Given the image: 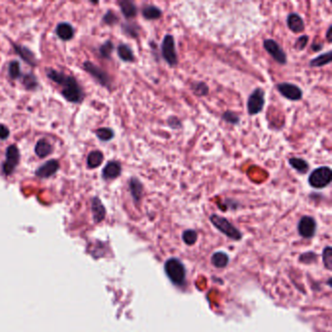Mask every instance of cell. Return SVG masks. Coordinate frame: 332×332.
I'll list each match as a JSON object with an SVG mask.
<instances>
[{
  "instance_id": "cell-1",
  "label": "cell",
  "mask_w": 332,
  "mask_h": 332,
  "mask_svg": "<svg viewBox=\"0 0 332 332\" xmlns=\"http://www.w3.org/2000/svg\"><path fill=\"white\" fill-rule=\"evenodd\" d=\"M46 74L52 81L63 87L62 95L67 101L74 104H79L82 102L84 93L73 76H69L52 69L47 70Z\"/></svg>"
},
{
  "instance_id": "cell-2",
  "label": "cell",
  "mask_w": 332,
  "mask_h": 332,
  "mask_svg": "<svg viewBox=\"0 0 332 332\" xmlns=\"http://www.w3.org/2000/svg\"><path fill=\"white\" fill-rule=\"evenodd\" d=\"M165 272L168 278L178 286H182L185 281V268L184 264L177 258H170L165 263Z\"/></svg>"
},
{
  "instance_id": "cell-3",
  "label": "cell",
  "mask_w": 332,
  "mask_h": 332,
  "mask_svg": "<svg viewBox=\"0 0 332 332\" xmlns=\"http://www.w3.org/2000/svg\"><path fill=\"white\" fill-rule=\"evenodd\" d=\"M332 171L330 167H320L315 169L309 176L308 183L315 189H323L331 184Z\"/></svg>"
},
{
  "instance_id": "cell-4",
  "label": "cell",
  "mask_w": 332,
  "mask_h": 332,
  "mask_svg": "<svg viewBox=\"0 0 332 332\" xmlns=\"http://www.w3.org/2000/svg\"><path fill=\"white\" fill-rule=\"evenodd\" d=\"M210 221L216 228H218L228 238L234 241H239L242 239L241 232L231 222L228 221L225 218H222L219 215H212L210 218Z\"/></svg>"
},
{
  "instance_id": "cell-5",
  "label": "cell",
  "mask_w": 332,
  "mask_h": 332,
  "mask_svg": "<svg viewBox=\"0 0 332 332\" xmlns=\"http://www.w3.org/2000/svg\"><path fill=\"white\" fill-rule=\"evenodd\" d=\"M162 57L170 67H176L179 63L178 54L176 51L175 38L171 35H167L164 37L161 44Z\"/></svg>"
},
{
  "instance_id": "cell-6",
  "label": "cell",
  "mask_w": 332,
  "mask_h": 332,
  "mask_svg": "<svg viewBox=\"0 0 332 332\" xmlns=\"http://www.w3.org/2000/svg\"><path fill=\"white\" fill-rule=\"evenodd\" d=\"M265 106V92L261 88H257L250 95L247 102V110L251 116L258 115L263 111Z\"/></svg>"
},
{
  "instance_id": "cell-7",
  "label": "cell",
  "mask_w": 332,
  "mask_h": 332,
  "mask_svg": "<svg viewBox=\"0 0 332 332\" xmlns=\"http://www.w3.org/2000/svg\"><path fill=\"white\" fill-rule=\"evenodd\" d=\"M265 51L274 59V61L280 65H286L288 63V57L282 47L273 39H265L263 42Z\"/></svg>"
},
{
  "instance_id": "cell-8",
  "label": "cell",
  "mask_w": 332,
  "mask_h": 332,
  "mask_svg": "<svg viewBox=\"0 0 332 332\" xmlns=\"http://www.w3.org/2000/svg\"><path fill=\"white\" fill-rule=\"evenodd\" d=\"M20 162V151L16 146L12 145L6 150V160L2 166V171L5 176H10L15 171Z\"/></svg>"
},
{
  "instance_id": "cell-9",
  "label": "cell",
  "mask_w": 332,
  "mask_h": 332,
  "mask_svg": "<svg viewBox=\"0 0 332 332\" xmlns=\"http://www.w3.org/2000/svg\"><path fill=\"white\" fill-rule=\"evenodd\" d=\"M277 90L280 92V94L284 98L292 102L300 101L303 98L302 90L295 84L287 83V82L280 83L277 85Z\"/></svg>"
},
{
  "instance_id": "cell-10",
  "label": "cell",
  "mask_w": 332,
  "mask_h": 332,
  "mask_svg": "<svg viewBox=\"0 0 332 332\" xmlns=\"http://www.w3.org/2000/svg\"><path fill=\"white\" fill-rule=\"evenodd\" d=\"M83 68L88 74H91L101 85H103L105 87H108V88L111 87V77L102 69L95 66L91 62H85L83 64Z\"/></svg>"
},
{
  "instance_id": "cell-11",
  "label": "cell",
  "mask_w": 332,
  "mask_h": 332,
  "mask_svg": "<svg viewBox=\"0 0 332 332\" xmlns=\"http://www.w3.org/2000/svg\"><path fill=\"white\" fill-rule=\"evenodd\" d=\"M298 232L304 238H312L316 233L317 223L312 217H303L298 222Z\"/></svg>"
},
{
  "instance_id": "cell-12",
  "label": "cell",
  "mask_w": 332,
  "mask_h": 332,
  "mask_svg": "<svg viewBox=\"0 0 332 332\" xmlns=\"http://www.w3.org/2000/svg\"><path fill=\"white\" fill-rule=\"evenodd\" d=\"M60 169V163L57 160H49L44 165L39 167L36 172V175L40 179H48L54 176Z\"/></svg>"
},
{
  "instance_id": "cell-13",
  "label": "cell",
  "mask_w": 332,
  "mask_h": 332,
  "mask_svg": "<svg viewBox=\"0 0 332 332\" xmlns=\"http://www.w3.org/2000/svg\"><path fill=\"white\" fill-rule=\"evenodd\" d=\"M122 173V166L117 161L109 162L103 170V178L105 180H115L120 177Z\"/></svg>"
},
{
  "instance_id": "cell-14",
  "label": "cell",
  "mask_w": 332,
  "mask_h": 332,
  "mask_svg": "<svg viewBox=\"0 0 332 332\" xmlns=\"http://www.w3.org/2000/svg\"><path fill=\"white\" fill-rule=\"evenodd\" d=\"M287 25L289 29L295 34H301L305 30V24L301 16L297 13H292L288 16Z\"/></svg>"
},
{
  "instance_id": "cell-15",
  "label": "cell",
  "mask_w": 332,
  "mask_h": 332,
  "mask_svg": "<svg viewBox=\"0 0 332 332\" xmlns=\"http://www.w3.org/2000/svg\"><path fill=\"white\" fill-rule=\"evenodd\" d=\"M129 188L131 195L136 203H140L144 196V184L137 178H132L129 182Z\"/></svg>"
},
{
  "instance_id": "cell-16",
  "label": "cell",
  "mask_w": 332,
  "mask_h": 332,
  "mask_svg": "<svg viewBox=\"0 0 332 332\" xmlns=\"http://www.w3.org/2000/svg\"><path fill=\"white\" fill-rule=\"evenodd\" d=\"M14 49L20 55V57L23 60H25L29 65H31L33 67L37 66V59H36L35 55L33 54V52L30 49H28L27 47L21 46L19 44H14Z\"/></svg>"
},
{
  "instance_id": "cell-17",
  "label": "cell",
  "mask_w": 332,
  "mask_h": 332,
  "mask_svg": "<svg viewBox=\"0 0 332 332\" xmlns=\"http://www.w3.org/2000/svg\"><path fill=\"white\" fill-rule=\"evenodd\" d=\"M119 6H120L122 14L124 15L126 19H133L138 14L137 6L132 1H128V0L120 1Z\"/></svg>"
},
{
  "instance_id": "cell-18",
  "label": "cell",
  "mask_w": 332,
  "mask_h": 332,
  "mask_svg": "<svg viewBox=\"0 0 332 332\" xmlns=\"http://www.w3.org/2000/svg\"><path fill=\"white\" fill-rule=\"evenodd\" d=\"M92 211L94 215V220L96 222L102 221L106 217V209L102 203V201L95 197L92 200Z\"/></svg>"
},
{
  "instance_id": "cell-19",
  "label": "cell",
  "mask_w": 332,
  "mask_h": 332,
  "mask_svg": "<svg viewBox=\"0 0 332 332\" xmlns=\"http://www.w3.org/2000/svg\"><path fill=\"white\" fill-rule=\"evenodd\" d=\"M56 33L58 37L64 41H69L73 39L74 36V30L72 25L69 23H61L58 25L56 29Z\"/></svg>"
},
{
  "instance_id": "cell-20",
  "label": "cell",
  "mask_w": 332,
  "mask_h": 332,
  "mask_svg": "<svg viewBox=\"0 0 332 332\" xmlns=\"http://www.w3.org/2000/svg\"><path fill=\"white\" fill-rule=\"evenodd\" d=\"M142 14L144 16V18L148 21H153V20H158L162 17V10L160 8H158L157 6L154 5H146L143 10H142Z\"/></svg>"
},
{
  "instance_id": "cell-21",
  "label": "cell",
  "mask_w": 332,
  "mask_h": 332,
  "mask_svg": "<svg viewBox=\"0 0 332 332\" xmlns=\"http://www.w3.org/2000/svg\"><path fill=\"white\" fill-rule=\"evenodd\" d=\"M289 163L291 165L292 168H294L296 170L299 174L305 175L308 173L310 166L308 164V162L302 158H298V157H293L289 160Z\"/></svg>"
},
{
  "instance_id": "cell-22",
  "label": "cell",
  "mask_w": 332,
  "mask_h": 332,
  "mask_svg": "<svg viewBox=\"0 0 332 332\" xmlns=\"http://www.w3.org/2000/svg\"><path fill=\"white\" fill-rule=\"evenodd\" d=\"M117 53L119 58L124 61V62H128V63H132L135 61V56H134V52L132 50V48L127 45V44H120L118 46L117 49Z\"/></svg>"
},
{
  "instance_id": "cell-23",
  "label": "cell",
  "mask_w": 332,
  "mask_h": 332,
  "mask_svg": "<svg viewBox=\"0 0 332 332\" xmlns=\"http://www.w3.org/2000/svg\"><path fill=\"white\" fill-rule=\"evenodd\" d=\"M103 161H104V154L99 150H95L88 155L87 165L90 169H95L100 167L103 164Z\"/></svg>"
},
{
  "instance_id": "cell-24",
  "label": "cell",
  "mask_w": 332,
  "mask_h": 332,
  "mask_svg": "<svg viewBox=\"0 0 332 332\" xmlns=\"http://www.w3.org/2000/svg\"><path fill=\"white\" fill-rule=\"evenodd\" d=\"M53 152V148L46 140H40L36 146V153L39 158H45Z\"/></svg>"
},
{
  "instance_id": "cell-25",
  "label": "cell",
  "mask_w": 332,
  "mask_h": 332,
  "mask_svg": "<svg viewBox=\"0 0 332 332\" xmlns=\"http://www.w3.org/2000/svg\"><path fill=\"white\" fill-rule=\"evenodd\" d=\"M332 52H328V53H325V54H322L320 55L319 57L313 59L311 62H310V67L311 68H322L324 66H327V65H330L332 63Z\"/></svg>"
},
{
  "instance_id": "cell-26",
  "label": "cell",
  "mask_w": 332,
  "mask_h": 332,
  "mask_svg": "<svg viewBox=\"0 0 332 332\" xmlns=\"http://www.w3.org/2000/svg\"><path fill=\"white\" fill-rule=\"evenodd\" d=\"M229 262V258L225 253L218 252L213 255L212 257V263L217 268H224L227 266Z\"/></svg>"
},
{
  "instance_id": "cell-27",
  "label": "cell",
  "mask_w": 332,
  "mask_h": 332,
  "mask_svg": "<svg viewBox=\"0 0 332 332\" xmlns=\"http://www.w3.org/2000/svg\"><path fill=\"white\" fill-rule=\"evenodd\" d=\"M191 90L193 91L194 95L198 96V97H205V96H208L209 94V87L206 83L204 82H196V83H193L191 85Z\"/></svg>"
},
{
  "instance_id": "cell-28",
  "label": "cell",
  "mask_w": 332,
  "mask_h": 332,
  "mask_svg": "<svg viewBox=\"0 0 332 332\" xmlns=\"http://www.w3.org/2000/svg\"><path fill=\"white\" fill-rule=\"evenodd\" d=\"M22 83L27 90H35L38 86L37 77L32 74H25L22 78Z\"/></svg>"
},
{
  "instance_id": "cell-29",
  "label": "cell",
  "mask_w": 332,
  "mask_h": 332,
  "mask_svg": "<svg viewBox=\"0 0 332 332\" xmlns=\"http://www.w3.org/2000/svg\"><path fill=\"white\" fill-rule=\"evenodd\" d=\"M123 32L124 34H126L129 37H133V38H137L140 35V28L139 26H137L135 23H127L124 24L122 26Z\"/></svg>"
},
{
  "instance_id": "cell-30",
  "label": "cell",
  "mask_w": 332,
  "mask_h": 332,
  "mask_svg": "<svg viewBox=\"0 0 332 332\" xmlns=\"http://www.w3.org/2000/svg\"><path fill=\"white\" fill-rule=\"evenodd\" d=\"M96 135L102 142H110L114 138V132L111 128H101L97 130Z\"/></svg>"
},
{
  "instance_id": "cell-31",
  "label": "cell",
  "mask_w": 332,
  "mask_h": 332,
  "mask_svg": "<svg viewBox=\"0 0 332 332\" xmlns=\"http://www.w3.org/2000/svg\"><path fill=\"white\" fill-rule=\"evenodd\" d=\"M198 239V235L197 232L192 230V229H188L183 233V240L186 245L188 246H192L197 242Z\"/></svg>"
},
{
  "instance_id": "cell-32",
  "label": "cell",
  "mask_w": 332,
  "mask_h": 332,
  "mask_svg": "<svg viewBox=\"0 0 332 332\" xmlns=\"http://www.w3.org/2000/svg\"><path fill=\"white\" fill-rule=\"evenodd\" d=\"M222 120L231 125H238L240 123V117L233 111H225L221 116Z\"/></svg>"
},
{
  "instance_id": "cell-33",
  "label": "cell",
  "mask_w": 332,
  "mask_h": 332,
  "mask_svg": "<svg viewBox=\"0 0 332 332\" xmlns=\"http://www.w3.org/2000/svg\"><path fill=\"white\" fill-rule=\"evenodd\" d=\"M9 75L12 79H18L21 77V67H20V64L19 62L17 61H12L9 65Z\"/></svg>"
},
{
  "instance_id": "cell-34",
  "label": "cell",
  "mask_w": 332,
  "mask_h": 332,
  "mask_svg": "<svg viewBox=\"0 0 332 332\" xmlns=\"http://www.w3.org/2000/svg\"><path fill=\"white\" fill-rule=\"evenodd\" d=\"M114 49V45L111 42V40H108L107 42H105L102 47L100 48V54L103 58L105 59H110L111 56V53L113 52Z\"/></svg>"
},
{
  "instance_id": "cell-35",
  "label": "cell",
  "mask_w": 332,
  "mask_h": 332,
  "mask_svg": "<svg viewBox=\"0 0 332 332\" xmlns=\"http://www.w3.org/2000/svg\"><path fill=\"white\" fill-rule=\"evenodd\" d=\"M324 264L328 270H332V251L331 247H327L323 253Z\"/></svg>"
},
{
  "instance_id": "cell-36",
  "label": "cell",
  "mask_w": 332,
  "mask_h": 332,
  "mask_svg": "<svg viewBox=\"0 0 332 332\" xmlns=\"http://www.w3.org/2000/svg\"><path fill=\"white\" fill-rule=\"evenodd\" d=\"M119 21V18L116 16V14L112 11H109L105 17H104V22L107 24V25H110V26H113L115 24H117Z\"/></svg>"
},
{
  "instance_id": "cell-37",
  "label": "cell",
  "mask_w": 332,
  "mask_h": 332,
  "mask_svg": "<svg viewBox=\"0 0 332 332\" xmlns=\"http://www.w3.org/2000/svg\"><path fill=\"white\" fill-rule=\"evenodd\" d=\"M168 125H169L170 128H172L174 130H179V129L183 128L182 121L178 117H176V116L169 117V119H168Z\"/></svg>"
},
{
  "instance_id": "cell-38",
  "label": "cell",
  "mask_w": 332,
  "mask_h": 332,
  "mask_svg": "<svg viewBox=\"0 0 332 332\" xmlns=\"http://www.w3.org/2000/svg\"><path fill=\"white\" fill-rule=\"evenodd\" d=\"M309 41V37L308 36H302L299 37L296 40L295 44V48L298 51H302L305 49V47L307 46Z\"/></svg>"
},
{
  "instance_id": "cell-39",
  "label": "cell",
  "mask_w": 332,
  "mask_h": 332,
  "mask_svg": "<svg viewBox=\"0 0 332 332\" xmlns=\"http://www.w3.org/2000/svg\"><path fill=\"white\" fill-rule=\"evenodd\" d=\"M9 135H10L9 129L5 125L0 124V140L5 141L6 139H8Z\"/></svg>"
},
{
  "instance_id": "cell-40",
  "label": "cell",
  "mask_w": 332,
  "mask_h": 332,
  "mask_svg": "<svg viewBox=\"0 0 332 332\" xmlns=\"http://www.w3.org/2000/svg\"><path fill=\"white\" fill-rule=\"evenodd\" d=\"M312 50L314 51V52H318V51H320V50H322L323 49V44L322 43H313L312 44Z\"/></svg>"
},
{
  "instance_id": "cell-41",
  "label": "cell",
  "mask_w": 332,
  "mask_h": 332,
  "mask_svg": "<svg viewBox=\"0 0 332 332\" xmlns=\"http://www.w3.org/2000/svg\"><path fill=\"white\" fill-rule=\"evenodd\" d=\"M332 26H330V28H329V30H328V32H327V40H328L330 43H332Z\"/></svg>"
}]
</instances>
